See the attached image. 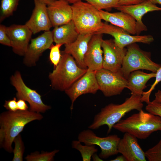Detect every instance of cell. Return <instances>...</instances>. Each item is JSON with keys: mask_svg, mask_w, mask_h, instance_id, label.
<instances>
[{"mask_svg": "<svg viewBox=\"0 0 161 161\" xmlns=\"http://www.w3.org/2000/svg\"><path fill=\"white\" fill-rule=\"evenodd\" d=\"M40 113L29 110L15 112L8 111L0 115V146L9 153L13 152L12 144L15 138L25 126L35 120L43 118Z\"/></svg>", "mask_w": 161, "mask_h": 161, "instance_id": "obj_1", "label": "cell"}, {"mask_svg": "<svg viewBox=\"0 0 161 161\" xmlns=\"http://www.w3.org/2000/svg\"><path fill=\"white\" fill-rule=\"evenodd\" d=\"M113 128L131 134L137 138L145 139L153 132L161 131V117L142 109L125 119H121Z\"/></svg>", "mask_w": 161, "mask_h": 161, "instance_id": "obj_2", "label": "cell"}, {"mask_svg": "<svg viewBox=\"0 0 161 161\" xmlns=\"http://www.w3.org/2000/svg\"><path fill=\"white\" fill-rule=\"evenodd\" d=\"M142 96L131 94L121 104L110 103L102 108L94 117L92 123L89 126L90 129H97L100 126L106 125L109 133L114 125L120 120L126 113L136 110L138 111L143 106L141 100Z\"/></svg>", "mask_w": 161, "mask_h": 161, "instance_id": "obj_3", "label": "cell"}, {"mask_svg": "<svg viewBox=\"0 0 161 161\" xmlns=\"http://www.w3.org/2000/svg\"><path fill=\"white\" fill-rule=\"evenodd\" d=\"M87 70V68L79 66L71 55L62 52L59 63L49 75L52 87L55 90L65 91Z\"/></svg>", "mask_w": 161, "mask_h": 161, "instance_id": "obj_4", "label": "cell"}, {"mask_svg": "<svg viewBox=\"0 0 161 161\" xmlns=\"http://www.w3.org/2000/svg\"><path fill=\"white\" fill-rule=\"evenodd\" d=\"M71 6L72 20L79 34H94L102 27L99 10L92 5L81 1Z\"/></svg>", "mask_w": 161, "mask_h": 161, "instance_id": "obj_5", "label": "cell"}, {"mask_svg": "<svg viewBox=\"0 0 161 161\" xmlns=\"http://www.w3.org/2000/svg\"><path fill=\"white\" fill-rule=\"evenodd\" d=\"M120 71L127 79L131 72L140 69H145L156 73L161 65L153 62L150 52L141 49L135 43L128 45Z\"/></svg>", "mask_w": 161, "mask_h": 161, "instance_id": "obj_6", "label": "cell"}, {"mask_svg": "<svg viewBox=\"0 0 161 161\" xmlns=\"http://www.w3.org/2000/svg\"><path fill=\"white\" fill-rule=\"evenodd\" d=\"M120 139L116 134L98 137L90 129L81 131L78 136V140L85 145L98 146L101 150L99 156L105 159L118 153L117 148Z\"/></svg>", "mask_w": 161, "mask_h": 161, "instance_id": "obj_7", "label": "cell"}, {"mask_svg": "<svg viewBox=\"0 0 161 161\" xmlns=\"http://www.w3.org/2000/svg\"><path fill=\"white\" fill-rule=\"evenodd\" d=\"M10 80L17 91L16 97L18 99H21L27 102L30 105V111L43 113L51 108L50 106L43 103L41 96L36 90L27 86L19 71H16L12 76Z\"/></svg>", "mask_w": 161, "mask_h": 161, "instance_id": "obj_8", "label": "cell"}, {"mask_svg": "<svg viewBox=\"0 0 161 161\" xmlns=\"http://www.w3.org/2000/svg\"><path fill=\"white\" fill-rule=\"evenodd\" d=\"M95 74L99 90L106 97L120 95L127 88V80L120 71L113 72L102 68L96 71Z\"/></svg>", "mask_w": 161, "mask_h": 161, "instance_id": "obj_9", "label": "cell"}, {"mask_svg": "<svg viewBox=\"0 0 161 161\" xmlns=\"http://www.w3.org/2000/svg\"><path fill=\"white\" fill-rule=\"evenodd\" d=\"M97 33L112 35L114 38L115 44L123 49L126 46L137 42L149 44L154 40L153 37L151 35H131L120 27L106 23H103L102 27L94 34Z\"/></svg>", "mask_w": 161, "mask_h": 161, "instance_id": "obj_10", "label": "cell"}, {"mask_svg": "<svg viewBox=\"0 0 161 161\" xmlns=\"http://www.w3.org/2000/svg\"><path fill=\"white\" fill-rule=\"evenodd\" d=\"M95 73L96 71L87 68L86 73L65 91L71 100V110L75 101L80 96L87 93L95 94L99 90Z\"/></svg>", "mask_w": 161, "mask_h": 161, "instance_id": "obj_11", "label": "cell"}, {"mask_svg": "<svg viewBox=\"0 0 161 161\" xmlns=\"http://www.w3.org/2000/svg\"><path fill=\"white\" fill-rule=\"evenodd\" d=\"M103 52V68L113 72L120 71L126 49L121 48L114 40H103L102 44Z\"/></svg>", "mask_w": 161, "mask_h": 161, "instance_id": "obj_12", "label": "cell"}, {"mask_svg": "<svg viewBox=\"0 0 161 161\" xmlns=\"http://www.w3.org/2000/svg\"><path fill=\"white\" fill-rule=\"evenodd\" d=\"M54 42L52 31H44L38 37L32 39L24 55V63L27 66L35 65L43 53L49 49Z\"/></svg>", "mask_w": 161, "mask_h": 161, "instance_id": "obj_13", "label": "cell"}, {"mask_svg": "<svg viewBox=\"0 0 161 161\" xmlns=\"http://www.w3.org/2000/svg\"><path fill=\"white\" fill-rule=\"evenodd\" d=\"M6 32L10 39L13 52L20 56H24L33 34L24 25L13 24L6 27Z\"/></svg>", "mask_w": 161, "mask_h": 161, "instance_id": "obj_14", "label": "cell"}, {"mask_svg": "<svg viewBox=\"0 0 161 161\" xmlns=\"http://www.w3.org/2000/svg\"><path fill=\"white\" fill-rule=\"evenodd\" d=\"M35 7L30 19L25 24L33 34L49 31L52 27L47 10V6L39 0H33Z\"/></svg>", "mask_w": 161, "mask_h": 161, "instance_id": "obj_15", "label": "cell"}, {"mask_svg": "<svg viewBox=\"0 0 161 161\" xmlns=\"http://www.w3.org/2000/svg\"><path fill=\"white\" fill-rule=\"evenodd\" d=\"M103 40L101 34H94L91 38L84 59L88 69L97 71L103 68V52L101 44Z\"/></svg>", "mask_w": 161, "mask_h": 161, "instance_id": "obj_16", "label": "cell"}, {"mask_svg": "<svg viewBox=\"0 0 161 161\" xmlns=\"http://www.w3.org/2000/svg\"><path fill=\"white\" fill-rule=\"evenodd\" d=\"M118 153L125 158L126 161H146L145 152L137 141V138L126 133L120 139L118 146Z\"/></svg>", "mask_w": 161, "mask_h": 161, "instance_id": "obj_17", "label": "cell"}, {"mask_svg": "<svg viewBox=\"0 0 161 161\" xmlns=\"http://www.w3.org/2000/svg\"><path fill=\"white\" fill-rule=\"evenodd\" d=\"M115 8L130 15L134 18L136 21L137 35L141 32L147 30L142 21L143 16L149 12L161 11V7H157L149 1L134 5L119 6Z\"/></svg>", "mask_w": 161, "mask_h": 161, "instance_id": "obj_18", "label": "cell"}, {"mask_svg": "<svg viewBox=\"0 0 161 161\" xmlns=\"http://www.w3.org/2000/svg\"><path fill=\"white\" fill-rule=\"evenodd\" d=\"M47 10L52 27L65 24L72 20V6L64 0H56L47 5Z\"/></svg>", "mask_w": 161, "mask_h": 161, "instance_id": "obj_19", "label": "cell"}, {"mask_svg": "<svg viewBox=\"0 0 161 161\" xmlns=\"http://www.w3.org/2000/svg\"><path fill=\"white\" fill-rule=\"evenodd\" d=\"M99 12L102 20L123 29L129 34L137 35L136 21L130 15L121 11L112 13L101 10Z\"/></svg>", "mask_w": 161, "mask_h": 161, "instance_id": "obj_20", "label": "cell"}, {"mask_svg": "<svg viewBox=\"0 0 161 161\" xmlns=\"http://www.w3.org/2000/svg\"><path fill=\"white\" fill-rule=\"evenodd\" d=\"M93 34H79L74 42L65 44L63 52L71 55L80 67L87 69L84 63V58L87 50L89 41Z\"/></svg>", "mask_w": 161, "mask_h": 161, "instance_id": "obj_21", "label": "cell"}, {"mask_svg": "<svg viewBox=\"0 0 161 161\" xmlns=\"http://www.w3.org/2000/svg\"><path fill=\"white\" fill-rule=\"evenodd\" d=\"M155 75L156 73L154 72L147 73L140 70L134 71L130 73L127 79V88L131 94L142 96L147 82Z\"/></svg>", "mask_w": 161, "mask_h": 161, "instance_id": "obj_22", "label": "cell"}, {"mask_svg": "<svg viewBox=\"0 0 161 161\" xmlns=\"http://www.w3.org/2000/svg\"><path fill=\"white\" fill-rule=\"evenodd\" d=\"M54 27L52 31L55 44L71 43L76 40L79 34L72 20L67 24Z\"/></svg>", "mask_w": 161, "mask_h": 161, "instance_id": "obj_23", "label": "cell"}, {"mask_svg": "<svg viewBox=\"0 0 161 161\" xmlns=\"http://www.w3.org/2000/svg\"><path fill=\"white\" fill-rule=\"evenodd\" d=\"M79 140H73L72 143V148L78 150L80 153L83 161H91L92 155L98 151L95 145H83Z\"/></svg>", "mask_w": 161, "mask_h": 161, "instance_id": "obj_24", "label": "cell"}, {"mask_svg": "<svg viewBox=\"0 0 161 161\" xmlns=\"http://www.w3.org/2000/svg\"><path fill=\"white\" fill-rule=\"evenodd\" d=\"M19 0H1L0 22L13 15L17 7Z\"/></svg>", "mask_w": 161, "mask_h": 161, "instance_id": "obj_25", "label": "cell"}, {"mask_svg": "<svg viewBox=\"0 0 161 161\" xmlns=\"http://www.w3.org/2000/svg\"><path fill=\"white\" fill-rule=\"evenodd\" d=\"M59 151L58 150H55L49 152L43 151L41 153L37 151L27 155L25 159L27 161H53L54 156Z\"/></svg>", "mask_w": 161, "mask_h": 161, "instance_id": "obj_26", "label": "cell"}, {"mask_svg": "<svg viewBox=\"0 0 161 161\" xmlns=\"http://www.w3.org/2000/svg\"><path fill=\"white\" fill-rule=\"evenodd\" d=\"M90 4L98 10H109L118 6L119 0H83Z\"/></svg>", "mask_w": 161, "mask_h": 161, "instance_id": "obj_27", "label": "cell"}, {"mask_svg": "<svg viewBox=\"0 0 161 161\" xmlns=\"http://www.w3.org/2000/svg\"><path fill=\"white\" fill-rule=\"evenodd\" d=\"M13 142L15 147L13 152V157L12 161H22L25 146L20 134L15 138Z\"/></svg>", "mask_w": 161, "mask_h": 161, "instance_id": "obj_28", "label": "cell"}, {"mask_svg": "<svg viewBox=\"0 0 161 161\" xmlns=\"http://www.w3.org/2000/svg\"><path fill=\"white\" fill-rule=\"evenodd\" d=\"M145 155L149 161H161V138L158 143L147 150Z\"/></svg>", "mask_w": 161, "mask_h": 161, "instance_id": "obj_29", "label": "cell"}, {"mask_svg": "<svg viewBox=\"0 0 161 161\" xmlns=\"http://www.w3.org/2000/svg\"><path fill=\"white\" fill-rule=\"evenodd\" d=\"M63 44H56L55 45L53 44L51 46L49 59L51 63L52 64L55 68L59 63L61 59L62 55L60 51V48Z\"/></svg>", "mask_w": 161, "mask_h": 161, "instance_id": "obj_30", "label": "cell"}, {"mask_svg": "<svg viewBox=\"0 0 161 161\" xmlns=\"http://www.w3.org/2000/svg\"><path fill=\"white\" fill-rule=\"evenodd\" d=\"M155 80L151 85L150 89L146 92H144L141 98V100L143 102H145L148 103L150 101L149 98L151 92L154 89L156 86L161 82V66L159 69L156 73Z\"/></svg>", "mask_w": 161, "mask_h": 161, "instance_id": "obj_31", "label": "cell"}, {"mask_svg": "<svg viewBox=\"0 0 161 161\" xmlns=\"http://www.w3.org/2000/svg\"><path fill=\"white\" fill-rule=\"evenodd\" d=\"M146 110L148 112L161 117V103L153 100L147 103Z\"/></svg>", "mask_w": 161, "mask_h": 161, "instance_id": "obj_32", "label": "cell"}, {"mask_svg": "<svg viewBox=\"0 0 161 161\" xmlns=\"http://www.w3.org/2000/svg\"><path fill=\"white\" fill-rule=\"evenodd\" d=\"M0 43L8 46H11L10 40L6 32V27L2 24L0 25Z\"/></svg>", "mask_w": 161, "mask_h": 161, "instance_id": "obj_33", "label": "cell"}, {"mask_svg": "<svg viewBox=\"0 0 161 161\" xmlns=\"http://www.w3.org/2000/svg\"><path fill=\"white\" fill-rule=\"evenodd\" d=\"M4 106L9 111L15 112L18 110L16 98L14 97L12 100H6Z\"/></svg>", "mask_w": 161, "mask_h": 161, "instance_id": "obj_34", "label": "cell"}, {"mask_svg": "<svg viewBox=\"0 0 161 161\" xmlns=\"http://www.w3.org/2000/svg\"><path fill=\"white\" fill-rule=\"evenodd\" d=\"M149 0H119L118 6L134 5L141 3Z\"/></svg>", "mask_w": 161, "mask_h": 161, "instance_id": "obj_35", "label": "cell"}, {"mask_svg": "<svg viewBox=\"0 0 161 161\" xmlns=\"http://www.w3.org/2000/svg\"><path fill=\"white\" fill-rule=\"evenodd\" d=\"M18 110L25 111L28 110V107L25 101L21 99H18L17 101Z\"/></svg>", "mask_w": 161, "mask_h": 161, "instance_id": "obj_36", "label": "cell"}, {"mask_svg": "<svg viewBox=\"0 0 161 161\" xmlns=\"http://www.w3.org/2000/svg\"><path fill=\"white\" fill-rule=\"evenodd\" d=\"M155 99L154 100L161 103V90H158L155 93Z\"/></svg>", "mask_w": 161, "mask_h": 161, "instance_id": "obj_37", "label": "cell"}, {"mask_svg": "<svg viewBox=\"0 0 161 161\" xmlns=\"http://www.w3.org/2000/svg\"><path fill=\"white\" fill-rule=\"evenodd\" d=\"M111 161H126V160L124 157L123 155H120L117 157L115 159L112 160Z\"/></svg>", "mask_w": 161, "mask_h": 161, "instance_id": "obj_38", "label": "cell"}, {"mask_svg": "<svg viewBox=\"0 0 161 161\" xmlns=\"http://www.w3.org/2000/svg\"><path fill=\"white\" fill-rule=\"evenodd\" d=\"M41 2L46 4L47 5H49L53 3L56 0H39Z\"/></svg>", "mask_w": 161, "mask_h": 161, "instance_id": "obj_39", "label": "cell"}, {"mask_svg": "<svg viewBox=\"0 0 161 161\" xmlns=\"http://www.w3.org/2000/svg\"><path fill=\"white\" fill-rule=\"evenodd\" d=\"M93 160V161H103L101 158L99 156H98L95 153L92 156Z\"/></svg>", "mask_w": 161, "mask_h": 161, "instance_id": "obj_40", "label": "cell"}, {"mask_svg": "<svg viewBox=\"0 0 161 161\" xmlns=\"http://www.w3.org/2000/svg\"><path fill=\"white\" fill-rule=\"evenodd\" d=\"M69 3L72 4L76 3L83 0H64Z\"/></svg>", "mask_w": 161, "mask_h": 161, "instance_id": "obj_41", "label": "cell"}, {"mask_svg": "<svg viewBox=\"0 0 161 161\" xmlns=\"http://www.w3.org/2000/svg\"><path fill=\"white\" fill-rule=\"evenodd\" d=\"M149 1L154 4H161V0H149Z\"/></svg>", "mask_w": 161, "mask_h": 161, "instance_id": "obj_42", "label": "cell"}]
</instances>
